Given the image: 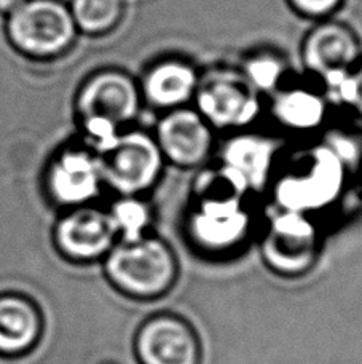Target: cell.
Wrapping results in <instances>:
<instances>
[{"label": "cell", "mask_w": 362, "mask_h": 364, "mask_svg": "<svg viewBox=\"0 0 362 364\" xmlns=\"http://www.w3.org/2000/svg\"><path fill=\"white\" fill-rule=\"evenodd\" d=\"M107 282L138 301L163 297L177 282V257L163 238L147 233L136 242H117L102 259Z\"/></svg>", "instance_id": "cell-1"}, {"label": "cell", "mask_w": 362, "mask_h": 364, "mask_svg": "<svg viewBox=\"0 0 362 364\" xmlns=\"http://www.w3.org/2000/svg\"><path fill=\"white\" fill-rule=\"evenodd\" d=\"M69 5L61 0H26L6 15L9 43L31 60H51L67 51L77 37Z\"/></svg>", "instance_id": "cell-2"}, {"label": "cell", "mask_w": 362, "mask_h": 364, "mask_svg": "<svg viewBox=\"0 0 362 364\" xmlns=\"http://www.w3.org/2000/svg\"><path fill=\"white\" fill-rule=\"evenodd\" d=\"M104 186L119 197L150 191L165 168V157L152 134L125 129L111 151L99 157Z\"/></svg>", "instance_id": "cell-3"}, {"label": "cell", "mask_w": 362, "mask_h": 364, "mask_svg": "<svg viewBox=\"0 0 362 364\" xmlns=\"http://www.w3.org/2000/svg\"><path fill=\"white\" fill-rule=\"evenodd\" d=\"M141 90L119 69L99 70L83 83L75 100L80 123L102 122L125 129L141 112Z\"/></svg>", "instance_id": "cell-4"}, {"label": "cell", "mask_w": 362, "mask_h": 364, "mask_svg": "<svg viewBox=\"0 0 362 364\" xmlns=\"http://www.w3.org/2000/svg\"><path fill=\"white\" fill-rule=\"evenodd\" d=\"M193 100L199 115L214 129L244 128L260 114L258 95L234 70L202 77Z\"/></svg>", "instance_id": "cell-5"}, {"label": "cell", "mask_w": 362, "mask_h": 364, "mask_svg": "<svg viewBox=\"0 0 362 364\" xmlns=\"http://www.w3.org/2000/svg\"><path fill=\"white\" fill-rule=\"evenodd\" d=\"M139 364H202L203 346L195 328L176 314H155L134 334Z\"/></svg>", "instance_id": "cell-6"}, {"label": "cell", "mask_w": 362, "mask_h": 364, "mask_svg": "<svg viewBox=\"0 0 362 364\" xmlns=\"http://www.w3.org/2000/svg\"><path fill=\"white\" fill-rule=\"evenodd\" d=\"M104 187L99 157L87 146L61 149L45 171L48 197L69 210L93 205Z\"/></svg>", "instance_id": "cell-7"}, {"label": "cell", "mask_w": 362, "mask_h": 364, "mask_svg": "<svg viewBox=\"0 0 362 364\" xmlns=\"http://www.w3.org/2000/svg\"><path fill=\"white\" fill-rule=\"evenodd\" d=\"M231 191L225 197H204L190 213L189 235L203 251L225 252L240 246L251 230V216Z\"/></svg>", "instance_id": "cell-8"}, {"label": "cell", "mask_w": 362, "mask_h": 364, "mask_svg": "<svg viewBox=\"0 0 362 364\" xmlns=\"http://www.w3.org/2000/svg\"><path fill=\"white\" fill-rule=\"evenodd\" d=\"M117 242L109 213L93 205L72 208L55 227L56 248L72 262L102 261Z\"/></svg>", "instance_id": "cell-9"}, {"label": "cell", "mask_w": 362, "mask_h": 364, "mask_svg": "<svg viewBox=\"0 0 362 364\" xmlns=\"http://www.w3.org/2000/svg\"><path fill=\"white\" fill-rule=\"evenodd\" d=\"M166 161L180 168H195L208 161L214 147V128L197 109L166 110L153 134Z\"/></svg>", "instance_id": "cell-10"}, {"label": "cell", "mask_w": 362, "mask_h": 364, "mask_svg": "<svg viewBox=\"0 0 362 364\" xmlns=\"http://www.w3.org/2000/svg\"><path fill=\"white\" fill-rule=\"evenodd\" d=\"M314 252V227L302 213H283L270 225L263 242V257L270 267L287 275L305 272L313 262Z\"/></svg>", "instance_id": "cell-11"}, {"label": "cell", "mask_w": 362, "mask_h": 364, "mask_svg": "<svg viewBox=\"0 0 362 364\" xmlns=\"http://www.w3.org/2000/svg\"><path fill=\"white\" fill-rule=\"evenodd\" d=\"M276 154L273 139L262 134H236L222 147L221 174L238 193L258 191L267 182Z\"/></svg>", "instance_id": "cell-12"}, {"label": "cell", "mask_w": 362, "mask_h": 364, "mask_svg": "<svg viewBox=\"0 0 362 364\" xmlns=\"http://www.w3.org/2000/svg\"><path fill=\"white\" fill-rule=\"evenodd\" d=\"M344 159L335 149L319 147L314 152L312 166L302 176L281 182L280 200L289 211L303 210L329 203L337 197L344 184Z\"/></svg>", "instance_id": "cell-13"}, {"label": "cell", "mask_w": 362, "mask_h": 364, "mask_svg": "<svg viewBox=\"0 0 362 364\" xmlns=\"http://www.w3.org/2000/svg\"><path fill=\"white\" fill-rule=\"evenodd\" d=\"M199 79L202 75L190 63L168 58L147 69L139 85L141 96L165 112L185 107V104L195 97Z\"/></svg>", "instance_id": "cell-14"}, {"label": "cell", "mask_w": 362, "mask_h": 364, "mask_svg": "<svg viewBox=\"0 0 362 364\" xmlns=\"http://www.w3.org/2000/svg\"><path fill=\"white\" fill-rule=\"evenodd\" d=\"M303 61L309 73L319 79L354 69L359 48L350 31L337 23L316 26L303 43Z\"/></svg>", "instance_id": "cell-15"}, {"label": "cell", "mask_w": 362, "mask_h": 364, "mask_svg": "<svg viewBox=\"0 0 362 364\" xmlns=\"http://www.w3.org/2000/svg\"><path fill=\"white\" fill-rule=\"evenodd\" d=\"M42 336V315L29 299L0 297V355L18 356L35 347Z\"/></svg>", "instance_id": "cell-16"}, {"label": "cell", "mask_w": 362, "mask_h": 364, "mask_svg": "<svg viewBox=\"0 0 362 364\" xmlns=\"http://www.w3.org/2000/svg\"><path fill=\"white\" fill-rule=\"evenodd\" d=\"M329 101L316 90L290 87L276 90L271 101V114L283 127L294 132H309L326 120Z\"/></svg>", "instance_id": "cell-17"}, {"label": "cell", "mask_w": 362, "mask_h": 364, "mask_svg": "<svg viewBox=\"0 0 362 364\" xmlns=\"http://www.w3.org/2000/svg\"><path fill=\"white\" fill-rule=\"evenodd\" d=\"M70 15L77 31L89 36H101L120 23L125 11L123 0H70Z\"/></svg>", "instance_id": "cell-18"}, {"label": "cell", "mask_w": 362, "mask_h": 364, "mask_svg": "<svg viewBox=\"0 0 362 364\" xmlns=\"http://www.w3.org/2000/svg\"><path fill=\"white\" fill-rule=\"evenodd\" d=\"M119 235V242H136L146 237L152 224V211L146 200L138 195L119 197L107 210Z\"/></svg>", "instance_id": "cell-19"}, {"label": "cell", "mask_w": 362, "mask_h": 364, "mask_svg": "<svg viewBox=\"0 0 362 364\" xmlns=\"http://www.w3.org/2000/svg\"><path fill=\"white\" fill-rule=\"evenodd\" d=\"M286 73L281 58L271 53H258L244 61L241 75L256 93H275Z\"/></svg>", "instance_id": "cell-20"}, {"label": "cell", "mask_w": 362, "mask_h": 364, "mask_svg": "<svg viewBox=\"0 0 362 364\" xmlns=\"http://www.w3.org/2000/svg\"><path fill=\"white\" fill-rule=\"evenodd\" d=\"M321 82L324 88L322 95L327 101L345 104L362 114V64L356 70L332 74L321 79Z\"/></svg>", "instance_id": "cell-21"}, {"label": "cell", "mask_w": 362, "mask_h": 364, "mask_svg": "<svg viewBox=\"0 0 362 364\" xmlns=\"http://www.w3.org/2000/svg\"><path fill=\"white\" fill-rule=\"evenodd\" d=\"M297 11L307 16H326L341 4V0H289Z\"/></svg>", "instance_id": "cell-22"}, {"label": "cell", "mask_w": 362, "mask_h": 364, "mask_svg": "<svg viewBox=\"0 0 362 364\" xmlns=\"http://www.w3.org/2000/svg\"><path fill=\"white\" fill-rule=\"evenodd\" d=\"M26 0H0V13H4V15H9L15 9H18L19 5H21Z\"/></svg>", "instance_id": "cell-23"}, {"label": "cell", "mask_w": 362, "mask_h": 364, "mask_svg": "<svg viewBox=\"0 0 362 364\" xmlns=\"http://www.w3.org/2000/svg\"><path fill=\"white\" fill-rule=\"evenodd\" d=\"M102 364H115V363H102Z\"/></svg>", "instance_id": "cell-24"}]
</instances>
